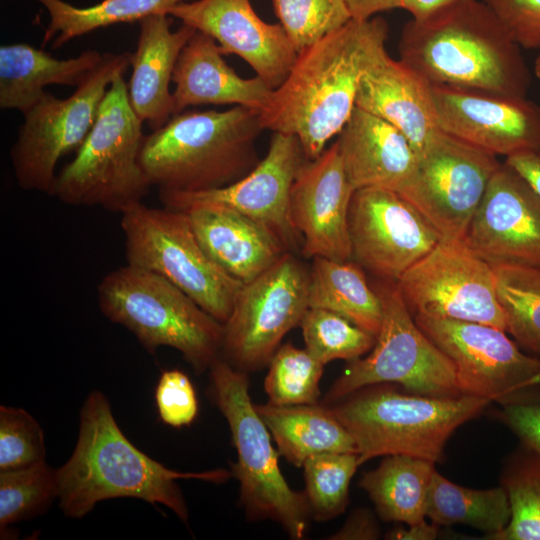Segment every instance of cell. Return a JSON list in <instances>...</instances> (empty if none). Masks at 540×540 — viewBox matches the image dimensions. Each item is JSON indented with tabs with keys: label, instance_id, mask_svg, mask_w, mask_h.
I'll return each mask as SVG.
<instances>
[{
	"label": "cell",
	"instance_id": "6da1fadb",
	"mask_svg": "<svg viewBox=\"0 0 540 540\" xmlns=\"http://www.w3.org/2000/svg\"><path fill=\"white\" fill-rule=\"evenodd\" d=\"M381 17L350 20L300 52L260 113L264 130L295 136L308 160L318 158L355 108L363 74L387 51Z\"/></svg>",
	"mask_w": 540,
	"mask_h": 540
},
{
	"label": "cell",
	"instance_id": "7a4b0ae2",
	"mask_svg": "<svg viewBox=\"0 0 540 540\" xmlns=\"http://www.w3.org/2000/svg\"><path fill=\"white\" fill-rule=\"evenodd\" d=\"M57 476L59 507L67 517L83 518L103 500L136 498L166 506L187 524L188 507L177 480L223 483L233 475L226 469L179 472L165 467L128 440L106 396L93 391L80 412L74 451Z\"/></svg>",
	"mask_w": 540,
	"mask_h": 540
},
{
	"label": "cell",
	"instance_id": "3957f363",
	"mask_svg": "<svg viewBox=\"0 0 540 540\" xmlns=\"http://www.w3.org/2000/svg\"><path fill=\"white\" fill-rule=\"evenodd\" d=\"M400 60L432 85L526 97L531 73L505 26L483 0H461L409 20Z\"/></svg>",
	"mask_w": 540,
	"mask_h": 540
},
{
	"label": "cell",
	"instance_id": "277c9868",
	"mask_svg": "<svg viewBox=\"0 0 540 540\" xmlns=\"http://www.w3.org/2000/svg\"><path fill=\"white\" fill-rule=\"evenodd\" d=\"M259 115L243 106L174 114L143 141L140 164L151 186L192 193L243 178L260 161L256 141L264 129Z\"/></svg>",
	"mask_w": 540,
	"mask_h": 540
},
{
	"label": "cell",
	"instance_id": "5b68a950",
	"mask_svg": "<svg viewBox=\"0 0 540 540\" xmlns=\"http://www.w3.org/2000/svg\"><path fill=\"white\" fill-rule=\"evenodd\" d=\"M490 403L472 395L414 394L384 383L358 389L329 406L353 437L362 465L395 454L437 463L455 430Z\"/></svg>",
	"mask_w": 540,
	"mask_h": 540
},
{
	"label": "cell",
	"instance_id": "8992f818",
	"mask_svg": "<svg viewBox=\"0 0 540 540\" xmlns=\"http://www.w3.org/2000/svg\"><path fill=\"white\" fill-rule=\"evenodd\" d=\"M103 315L127 328L149 352L179 351L196 374L221 356L224 324L162 276L130 264L106 274L97 286Z\"/></svg>",
	"mask_w": 540,
	"mask_h": 540
},
{
	"label": "cell",
	"instance_id": "52a82bcc",
	"mask_svg": "<svg viewBox=\"0 0 540 540\" xmlns=\"http://www.w3.org/2000/svg\"><path fill=\"white\" fill-rule=\"evenodd\" d=\"M209 399L226 419L237 452L231 473L239 482V504L248 519L278 523L294 540L302 539L312 518L305 492L293 490L279 467V452L249 394L248 373L221 356L209 369Z\"/></svg>",
	"mask_w": 540,
	"mask_h": 540
},
{
	"label": "cell",
	"instance_id": "ba28073f",
	"mask_svg": "<svg viewBox=\"0 0 540 540\" xmlns=\"http://www.w3.org/2000/svg\"><path fill=\"white\" fill-rule=\"evenodd\" d=\"M123 76L112 81L92 129L56 176L53 197L66 205L122 214L149 192L151 184L140 164L143 122L130 105Z\"/></svg>",
	"mask_w": 540,
	"mask_h": 540
},
{
	"label": "cell",
	"instance_id": "9c48e42d",
	"mask_svg": "<svg viewBox=\"0 0 540 540\" xmlns=\"http://www.w3.org/2000/svg\"><path fill=\"white\" fill-rule=\"evenodd\" d=\"M373 287L383 309L375 344L366 357L349 361L321 403L330 405L358 389L384 383L420 395H463L453 362L416 324L396 282L380 280Z\"/></svg>",
	"mask_w": 540,
	"mask_h": 540
},
{
	"label": "cell",
	"instance_id": "30bf717a",
	"mask_svg": "<svg viewBox=\"0 0 540 540\" xmlns=\"http://www.w3.org/2000/svg\"><path fill=\"white\" fill-rule=\"evenodd\" d=\"M127 264L154 272L185 292L221 323L242 282L205 252L185 211L139 203L121 214Z\"/></svg>",
	"mask_w": 540,
	"mask_h": 540
},
{
	"label": "cell",
	"instance_id": "8fae6325",
	"mask_svg": "<svg viewBox=\"0 0 540 540\" xmlns=\"http://www.w3.org/2000/svg\"><path fill=\"white\" fill-rule=\"evenodd\" d=\"M131 52H105L101 63L67 98L50 93L24 115L10 160L18 186L53 196L58 161L77 151L92 129L112 81L124 75Z\"/></svg>",
	"mask_w": 540,
	"mask_h": 540
},
{
	"label": "cell",
	"instance_id": "7c38bea8",
	"mask_svg": "<svg viewBox=\"0 0 540 540\" xmlns=\"http://www.w3.org/2000/svg\"><path fill=\"white\" fill-rule=\"evenodd\" d=\"M424 334L453 362L463 395L503 406L540 403V357L522 352L492 325L414 316Z\"/></svg>",
	"mask_w": 540,
	"mask_h": 540
},
{
	"label": "cell",
	"instance_id": "4fadbf2b",
	"mask_svg": "<svg viewBox=\"0 0 540 540\" xmlns=\"http://www.w3.org/2000/svg\"><path fill=\"white\" fill-rule=\"evenodd\" d=\"M308 289L309 269L290 251L243 283L224 323L221 357L245 373L268 366L309 308Z\"/></svg>",
	"mask_w": 540,
	"mask_h": 540
},
{
	"label": "cell",
	"instance_id": "5bb4252c",
	"mask_svg": "<svg viewBox=\"0 0 540 540\" xmlns=\"http://www.w3.org/2000/svg\"><path fill=\"white\" fill-rule=\"evenodd\" d=\"M416 156L413 173L399 194L443 238L464 239L501 162L440 129Z\"/></svg>",
	"mask_w": 540,
	"mask_h": 540
},
{
	"label": "cell",
	"instance_id": "9a60e30c",
	"mask_svg": "<svg viewBox=\"0 0 540 540\" xmlns=\"http://www.w3.org/2000/svg\"><path fill=\"white\" fill-rule=\"evenodd\" d=\"M396 286L413 316L476 322L506 331L493 267L464 239L442 237Z\"/></svg>",
	"mask_w": 540,
	"mask_h": 540
},
{
	"label": "cell",
	"instance_id": "2e32d148",
	"mask_svg": "<svg viewBox=\"0 0 540 540\" xmlns=\"http://www.w3.org/2000/svg\"><path fill=\"white\" fill-rule=\"evenodd\" d=\"M352 259L380 280L396 282L442 238L398 192L356 189L348 212Z\"/></svg>",
	"mask_w": 540,
	"mask_h": 540
},
{
	"label": "cell",
	"instance_id": "e0dca14e",
	"mask_svg": "<svg viewBox=\"0 0 540 540\" xmlns=\"http://www.w3.org/2000/svg\"><path fill=\"white\" fill-rule=\"evenodd\" d=\"M306 160L295 136L275 132L265 157L243 178L201 192L160 191V200L165 207L176 210L193 203H212L233 209L266 225L292 252L298 249L301 237L290 219V195Z\"/></svg>",
	"mask_w": 540,
	"mask_h": 540
},
{
	"label": "cell",
	"instance_id": "ac0fdd59",
	"mask_svg": "<svg viewBox=\"0 0 540 540\" xmlns=\"http://www.w3.org/2000/svg\"><path fill=\"white\" fill-rule=\"evenodd\" d=\"M440 130L495 156L540 150V107L526 97L432 85Z\"/></svg>",
	"mask_w": 540,
	"mask_h": 540
},
{
	"label": "cell",
	"instance_id": "d6986e66",
	"mask_svg": "<svg viewBox=\"0 0 540 540\" xmlns=\"http://www.w3.org/2000/svg\"><path fill=\"white\" fill-rule=\"evenodd\" d=\"M464 240L491 266L540 269V198L505 162L493 174Z\"/></svg>",
	"mask_w": 540,
	"mask_h": 540
},
{
	"label": "cell",
	"instance_id": "ffe728a7",
	"mask_svg": "<svg viewBox=\"0 0 540 540\" xmlns=\"http://www.w3.org/2000/svg\"><path fill=\"white\" fill-rule=\"evenodd\" d=\"M168 15L211 36L224 55L239 56L273 90L298 56L282 25L263 21L250 0H192Z\"/></svg>",
	"mask_w": 540,
	"mask_h": 540
},
{
	"label": "cell",
	"instance_id": "44dd1931",
	"mask_svg": "<svg viewBox=\"0 0 540 540\" xmlns=\"http://www.w3.org/2000/svg\"><path fill=\"white\" fill-rule=\"evenodd\" d=\"M355 189L335 141L314 160H306L290 195V219L302 239L305 257L352 259L348 212Z\"/></svg>",
	"mask_w": 540,
	"mask_h": 540
},
{
	"label": "cell",
	"instance_id": "7402d4cb",
	"mask_svg": "<svg viewBox=\"0 0 540 540\" xmlns=\"http://www.w3.org/2000/svg\"><path fill=\"white\" fill-rule=\"evenodd\" d=\"M181 210L208 256L242 283L253 280L288 251L270 228L233 209L193 203Z\"/></svg>",
	"mask_w": 540,
	"mask_h": 540
},
{
	"label": "cell",
	"instance_id": "603a6c76",
	"mask_svg": "<svg viewBox=\"0 0 540 540\" xmlns=\"http://www.w3.org/2000/svg\"><path fill=\"white\" fill-rule=\"evenodd\" d=\"M223 56L211 36L196 30L174 68L173 115L207 104L243 106L259 114L267 108L273 89L258 76H239Z\"/></svg>",
	"mask_w": 540,
	"mask_h": 540
},
{
	"label": "cell",
	"instance_id": "cb8c5ba5",
	"mask_svg": "<svg viewBox=\"0 0 540 540\" xmlns=\"http://www.w3.org/2000/svg\"><path fill=\"white\" fill-rule=\"evenodd\" d=\"M355 106L398 128L416 155L440 129L432 84L387 51L363 74Z\"/></svg>",
	"mask_w": 540,
	"mask_h": 540
},
{
	"label": "cell",
	"instance_id": "d4e9b609",
	"mask_svg": "<svg viewBox=\"0 0 540 540\" xmlns=\"http://www.w3.org/2000/svg\"><path fill=\"white\" fill-rule=\"evenodd\" d=\"M337 143L354 189L378 187L400 192L416 165V153L395 126L355 106Z\"/></svg>",
	"mask_w": 540,
	"mask_h": 540
},
{
	"label": "cell",
	"instance_id": "484cf974",
	"mask_svg": "<svg viewBox=\"0 0 540 540\" xmlns=\"http://www.w3.org/2000/svg\"><path fill=\"white\" fill-rule=\"evenodd\" d=\"M139 24L128 96L135 114L153 131L173 116V96L169 85L180 52L196 30L182 24L171 31L167 14L148 16Z\"/></svg>",
	"mask_w": 540,
	"mask_h": 540
},
{
	"label": "cell",
	"instance_id": "4316f807",
	"mask_svg": "<svg viewBox=\"0 0 540 540\" xmlns=\"http://www.w3.org/2000/svg\"><path fill=\"white\" fill-rule=\"evenodd\" d=\"M104 53L82 51L68 59L53 57L27 43L0 47V108L29 111L45 95L48 85L78 87L97 68Z\"/></svg>",
	"mask_w": 540,
	"mask_h": 540
},
{
	"label": "cell",
	"instance_id": "83f0119b",
	"mask_svg": "<svg viewBox=\"0 0 540 540\" xmlns=\"http://www.w3.org/2000/svg\"><path fill=\"white\" fill-rule=\"evenodd\" d=\"M278 452L291 465L302 467L311 456L327 452L356 453L353 437L323 403L304 405L255 404Z\"/></svg>",
	"mask_w": 540,
	"mask_h": 540
},
{
	"label": "cell",
	"instance_id": "f1b7e54d",
	"mask_svg": "<svg viewBox=\"0 0 540 540\" xmlns=\"http://www.w3.org/2000/svg\"><path fill=\"white\" fill-rule=\"evenodd\" d=\"M435 463L408 455H387L363 474L359 487L369 496L377 515L386 522L412 525L425 521Z\"/></svg>",
	"mask_w": 540,
	"mask_h": 540
},
{
	"label": "cell",
	"instance_id": "f546056e",
	"mask_svg": "<svg viewBox=\"0 0 540 540\" xmlns=\"http://www.w3.org/2000/svg\"><path fill=\"white\" fill-rule=\"evenodd\" d=\"M309 307L339 314L378 335L383 318L380 297L368 284L363 268L352 260L313 258L309 269Z\"/></svg>",
	"mask_w": 540,
	"mask_h": 540
},
{
	"label": "cell",
	"instance_id": "4dcf8cb0",
	"mask_svg": "<svg viewBox=\"0 0 540 540\" xmlns=\"http://www.w3.org/2000/svg\"><path fill=\"white\" fill-rule=\"evenodd\" d=\"M426 518L439 526L465 524L489 537L508 525L511 506L502 485L472 489L451 482L435 470L427 495Z\"/></svg>",
	"mask_w": 540,
	"mask_h": 540
},
{
	"label": "cell",
	"instance_id": "1f68e13d",
	"mask_svg": "<svg viewBox=\"0 0 540 540\" xmlns=\"http://www.w3.org/2000/svg\"><path fill=\"white\" fill-rule=\"evenodd\" d=\"M44 6L49 22L41 48L49 42L58 49L74 38L119 23L140 22L157 14H167L178 4L192 0H102L77 7L63 0H36Z\"/></svg>",
	"mask_w": 540,
	"mask_h": 540
},
{
	"label": "cell",
	"instance_id": "d6a6232c",
	"mask_svg": "<svg viewBox=\"0 0 540 540\" xmlns=\"http://www.w3.org/2000/svg\"><path fill=\"white\" fill-rule=\"evenodd\" d=\"M506 332L540 357V269L522 265L492 266Z\"/></svg>",
	"mask_w": 540,
	"mask_h": 540
},
{
	"label": "cell",
	"instance_id": "836d02e7",
	"mask_svg": "<svg viewBox=\"0 0 540 540\" xmlns=\"http://www.w3.org/2000/svg\"><path fill=\"white\" fill-rule=\"evenodd\" d=\"M511 519L493 540H540V453L521 444L507 460L501 474Z\"/></svg>",
	"mask_w": 540,
	"mask_h": 540
},
{
	"label": "cell",
	"instance_id": "e575fe53",
	"mask_svg": "<svg viewBox=\"0 0 540 540\" xmlns=\"http://www.w3.org/2000/svg\"><path fill=\"white\" fill-rule=\"evenodd\" d=\"M358 466V454L348 452L320 453L304 462V492L312 518L329 521L345 511L350 482Z\"/></svg>",
	"mask_w": 540,
	"mask_h": 540
},
{
	"label": "cell",
	"instance_id": "d590c367",
	"mask_svg": "<svg viewBox=\"0 0 540 540\" xmlns=\"http://www.w3.org/2000/svg\"><path fill=\"white\" fill-rule=\"evenodd\" d=\"M57 470L46 461L34 466L0 472V530L46 512L56 498Z\"/></svg>",
	"mask_w": 540,
	"mask_h": 540
},
{
	"label": "cell",
	"instance_id": "8d00e7d4",
	"mask_svg": "<svg viewBox=\"0 0 540 540\" xmlns=\"http://www.w3.org/2000/svg\"><path fill=\"white\" fill-rule=\"evenodd\" d=\"M324 364L305 348L290 343L280 345L268 364L264 390L275 405L318 403Z\"/></svg>",
	"mask_w": 540,
	"mask_h": 540
},
{
	"label": "cell",
	"instance_id": "74e56055",
	"mask_svg": "<svg viewBox=\"0 0 540 540\" xmlns=\"http://www.w3.org/2000/svg\"><path fill=\"white\" fill-rule=\"evenodd\" d=\"M300 328L305 349L326 365L334 360L352 361L371 351L376 337L339 314L309 307Z\"/></svg>",
	"mask_w": 540,
	"mask_h": 540
},
{
	"label": "cell",
	"instance_id": "f35d334b",
	"mask_svg": "<svg viewBox=\"0 0 540 540\" xmlns=\"http://www.w3.org/2000/svg\"><path fill=\"white\" fill-rule=\"evenodd\" d=\"M273 6L298 54L351 20L344 0H273Z\"/></svg>",
	"mask_w": 540,
	"mask_h": 540
},
{
	"label": "cell",
	"instance_id": "ab89813d",
	"mask_svg": "<svg viewBox=\"0 0 540 540\" xmlns=\"http://www.w3.org/2000/svg\"><path fill=\"white\" fill-rule=\"evenodd\" d=\"M44 433L22 408L0 406V472L45 462Z\"/></svg>",
	"mask_w": 540,
	"mask_h": 540
},
{
	"label": "cell",
	"instance_id": "60d3db41",
	"mask_svg": "<svg viewBox=\"0 0 540 540\" xmlns=\"http://www.w3.org/2000/svg\"><path fill=\"white\" fill-rule=\"evenodd\" d=\"M161 421L173 428L189 426L198 415V399L190 378L178 369L161 373L155 388Z\"/></svg>",
	"mask_w": 540,
	"mask_h": 540
},
{
	"label": "cell",
	"instance_id": "b9f144b4",
	"mask_svg": "<svg viewBox=\"0 0 540 540\" xmlns=\"http://www.w3.org/2000/svg\"><path fill=\"white\" fill-rule=\"evenodd\" d=\"M524 49H540V0H483Z\"/></svg>",
	"mask_w": 540,
	"mask_h": 540
},
{
	"label": "cell",
	"instance_id": "7bdbcfd3",
	"mask_svg": "<svg viewBox=\"0 0 540 540\" xmlns=\"http://www.w3.org/2000/svg\"><path fill=\"white\" fill-rule=\"evenodd\" d=\"M496 416L522 445L540 453V403L503 406Z\"/></svg>",
	"mask_w": 540,
	"mask_h": 540
},
{
	"label": "cell",
	"instance_id": "ee69618b",
	"mask_svg": "<svg viewBox=\"0 0 540 540\" xmlns=\"http://www.w3.org/2000/svg\"><path fill=\"white\" fill-rule=\"evenodd\" d=\"M380 536V527L374 513L358 508L349 515L344 525L330 537L334 540H374Z\"/></svg>",
	"mask_w": 540,
	"mask_h": 540
},
{
	"label": "cell",
	"instance_id": "f6af8a7d",
	"mask_svg": "<svg viewBox=\"0 0 540 540\" xmlns=\"http://www.w3.org/2000/svg\"><path fill=\"white\" fill-rule=\"evenodd\" d=\"M505 163L514 169L540 198V150L513 154L506 157Z\"/></svg>",
	"mask_w": 540,
	"mask_h": 540
},
{
	"label": "cell",
	"instance_id": "bcb514c9",
	"mask_svg": "<svg viewBox=\"0 0 540 540\" xmlns=\"http://www.w3.org/2000/svg\"><path fill=\"white\" fill-rule=\"evenodd\" d=\"M405 0H344L352 20L365 21L379 12L403 8Z\"/></svg>",
	"mask_w": 540,
	"mask_h": 540
},
{
	"label": "cell",
	"instance_id": "7dc6e473",
	"mask_svg": "<svg viewBox=\"0 0 540 540\" xmlns=\"http://www.w3.org/2000/svg\"><path fill=\"white\" fill-rule=\"evenodd\" d=\"M408 528L398 526L386 534L387 539L392 540H433L439 532V525L426 520L420 523L407 525Z\"/></svg>",
	"mask_w": 540,
	"mask_h": 540
},
{
	"label": "cell",
	"instance_id": "c3c4849f",
	"mask_svg": "<svg viewBox=\"0 0 540 540\" xmlns=\"http://www.w3.org/2000/svg\"><path fill=\"white\" fill-rule=\"evenodd\" d=\"M459 1L461 0H405L402 9L408 11L412 19L421 20Z\"/></svg>",
	"mask_w": 540,
	"mask_h": 540
},
{
	"label": "cell",
	"instance_id": "681fc988",
	"mask_svg": "<svg viewBox=\"0 0 540 540\" xmlns=\"http://www.w3.org/2000/svg\"><path fill=\"white\" fill-rule=\"evenodd\" d=\"M533 71L535 76L540 80V53L535 59Z\"/></svg>",
	"mask_w": 540,
	"mask_h": 540
}]
</instances>
